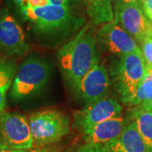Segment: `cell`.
Segmentation results:
<instances>
[{
	"label": "cell",
	"instance_id": "cell-19",
	"mask_svg": "<svg viewBox=\"0 0 152 152\" xmlns=\"http://www.w3.org/2000/svg\"><path fill=\"white\" fill-rule=\"evenodd\" d=\"M143 10L145 13V15H146V16L148 17V19L152 22V3L151 4H150L149 5L144 7V8H143Z\"/></svg>",
	"mask_w": 152,
	"mask_h": 152
},
{
	"label": "cell",
	"instance_id": "cell-22",
	"mask_svg": "<svg viewBox=\"0 0 152 152\" xmlns=\"http://www.w3.org/2000/svg\"><path fill=\"white\" fill-rule=\"evenodd\" d=\"M81 152H100L98 146H94V145H87L85 147Z\"/></svg>",
	"mask_w": 152,
	"mask_h": 152
},
{
	"label": "cell",
	"instance_id": "cell-6",
	"mask_svg": "<svg viewBox=\"0 0 152 152\" xmlns=\"http://www.w3.org/2000/svg\"><path fill=\"white\" fill-rule=\"evenodd\" d=\"M0 147L29 150L33 147L28 120L18 113H0Z\"/></svg>",
	"mask_w": 152,
	"mask_h": 152
},
{
	"label": "cell",
	"instance_id": "cell-4",
	"mask_svg": "<svg viewBox=\"0 0 152 152\" xmlns=\"http://www.w3.org/2000/svg\"><path fill=\"white\" fill-rule=\"evenodd\" d=\"M33 146H43L59 140L69 132V119L54 109L33 113L28 120Z\"/></svg>",
	"mask_w": 152,
	"mask_h": 152
},
{
	"label": "cell",
	"instance_id": "cell-12",
	"mask_svg": "<svg viewBox=\"0 0 152 152\" xmlns=\"http://www.w3.org/2000/svg\"><path fill=\"white\" fill-rule=\"evenodd\" d=\"M125 121L120 115L83 129V135L87 145L102 146L121 134Z\"/></svg>",
	"mask_w": 152,
	"mask_h": 152
},
{
	"label": "cell",
	"instance_id": "cell-14",
	"mask_svg": "<svg viewBox=\"0 0 152 152\" xmlns=\"http://www.w3.org/2000/svg\"><path fill=\"white\" fill-rule=\"evenodd\" d=\"M87 14L94 25L102 26L114 20L112 0H85Z\"/></svg>",
	"mask_w": 152,
	"mask_h": 152
},
{
	"label": "cell",
	"instance_id": "cell-17",
	"mask_svg": "<svg viewBox=\"0 0 152 152\" xmlns=\"http://www.w3.org/2000/svg\"><path fill=\"white\" fill-rule=\"evenodd\" d=\"M152 98V70L147 69L140 85L137 90L132 105L138 106Z\"/></svg>",
	"mask_w": 152,
	"mask_h": 152
},
{
	"label": "cell",
	"instance_id": "cell-3",
	"mask_svg": "<svg viewBox=\"0 0 152 152\" xmlns=\"http://www.w3.org/2000/svg\"><path fill=\"white\" fill-rule=\"evenodd\" d=\"M50 66L43 58L29 57L18 68L10 87V96L14 102H20L39 93L50 78Z\"/></svg>",
	"mask_w": 152,
	"mask_h": 152
},
{
	"label": "cell",
	"instance_id": "cell-18",
	"mask_svg": "<svg viewBox=\"0 0 152 152\" xmlns=\"http://www.w3.org/2000/svg\"><path fill=\"white\" fill-rule=\"evenodd\" d=\"M141 53L147 69L152 70V38H147L141 42Z\"/></svg>",
	"mask_w": 152,
	"mask_h": 152
},
{
	"label": "cell",
	"instance_id": "cell-21",
	"mask_svg": "<svg viewBox=\"0 0 152 152\" xmlns=\"http://www.w3.org/2000/svg\"><path fill=\"white\" fill-rule=\"evenodd\" d=\"M140 1L141 0H112L113 4H140Z\"/></svg>",
	"mask_w": 152,
	"mask_h": 152
},
{
	"label": "cell",
	"instance_id": "cell-23",
	"mask_svg": "<svg viewBox=\"0 0 152 152\" xmlns=\"http://www.w3.org/2000/svg\"><path fill=\"white\" fill-rule=\"evenodd\" d=\"M29 152H53L52 151H49V150H47V149H35V150H32L31 151Z\"/></svg>",
	"mask_w": 152,
	"mask_h": 152
},
{
	"label": "cell",
	"instance_id": "cell-1",
	"mask_svg": "<svg viewBox=\"0 0 152 152\" xmlns=\"http://www.w3.org/2000/svg\"><path fill=\"white\" fill-rule=\"evenodd\" d=\"M96 42L92 29L86 26L58 52L62 75L75 93L83 77L99 62Z\"/></svg>",
	"mask_w": 152,
	"mask_h": 152
},
{
	"label": "cell",
	"instance_id": "cell-7",
	"mask_svg": "<svg viewBox=\"0 0 152 152\" xmlns=\"http://www.w3.org/2000/svg\"><path fill=\"white\" fill-rule=\"evenodd\" d=\"M114 20L134 40L152 38V22L140 4H114Z\"/></svg>",
	"mask_w": 152,
	"mask_h": 152
},
{
	"label": "cell",
	"instance_id": "cell-16",
	"mask_svg": "<svg viewBox=\"0 0 152 152\" xmlns=\"http://www.w3.org/2000/svg\"><path fill=\"white\" fill-rule=\"evenodd\" d=\"M130 114L147 151L152 152V113L142 108H134Z\"/></svg>",
	"mask_w": 152,
	"mask_h": 152
},
{
	"label": "cell",
	"instance_id": "cell-2",
	"mask_svg": "<svg viewBox=\"0 0 152 152\" xmlns=\"http://www.w3.org/2000/svg\"><path fill=\"white\" fill-rule=\"evenodd\" d=\"M24 21L34 32L42 37H57L75 31L84 23L73 9L63 5L47 4L19 11Z\"/></svg>",
	"mask_w": 152,
	"mask_h": 152
},
{
	"label": "cell",
	"instance_id": "cell-15",
	"mask_svg": "<svg viewBox=\"0 0 152 152\" xmlns=\"http://www.w3.org/2000/svg\"><path fill=\"white\" fill-rule=\"evenodd\" d=\"M17 69L15 61L0 56V113H3L6 107L7 93L10 89Z\"/></svg>",
	"mask_w": 152,
	"mask_h": 152
},
{
	"label": "cell",
	"instance_id": "cell-11",
	"mask_svg": "<svg viewBox=\"0 0 152 152\" xmlns=\"http://www.w3.org/2000/svg\"><path fill=\"white\" fill-rule=\"evenodd\" d=\"M122 112V106L113 97L105 98L88 105L86 108L75 112V120L79 127L83 129L86 127L96 124L114 117Z\"/></svg>",
	"mask_w": 152,
	"mask_h": 152
},
{
	"label": "cell",
	"instance_id": "cell-8",
	"mask_svg": "<svg viewBox=\"0 0 152 152\" xmlns=\"http://www.w3.org/2000/svg\"><path fill=\"white\" fill-rule=\"evenodd\" d=\"M30 49L21 26L7 9L0 10V53L5 57H21Z\"/></svg>",
	"mask_w": 152,
	"mask_h": 152
},
{
	"label": "cell",
	"instance_id": "cell-9",
	"mask_svg": "<svg viewBox=\"0 0 152 152\" xmlns=\"http://www.w3.org/2000/svg\"><path fill=\"white\" fill-rule=\"evenodd\" d=\"M96 41L111 53L120 57L140 50L135 40L114 20L102 25L96 34Z\"/></svg>",
	"mask_w": 152,
	"mask_h": 152
},
{
	"label": "cell",
	"instance_id": "cell-20",
	"mask_svg": "<svg viewBox=\"0 0 152 152\" xmlns=\"http://www.w3.org/2000/svg\"><path fill=\"white\" fill-rule=\"evenodd\" d=\"M28 150L22 149H13L8 147H0V152H27Z\"/></svg>",
	"mask_w": 152,
	"mask_h": 152
},
{
	"label": "cell",
	"instance_id": "cell-5",
	"mask_svg": "<svg viewBox=\"0 0 152 152\" xmlns=\"http://www.w3.org/2000/svg\"><path fill=\"white\" fill-rule=\"evenodd\" d=\"M146 69L141 50L120 57L116 71V83L124 102L132 105Z\"/></svg>",
	"mask_w": 152,
	"mask_h": 152
},
{
	"label": "cell",
	"instance_id": "cell-10",
	"mask_svg": "<svg viewBox=\"0 0 152 152\" xmlns=\"http://www.w3.org/2000/svg\"><path fill=\"white\" fill-rule=\"evenodd\" d=\"M109 88L108 72L98 62L83 77L75 93L88 106L103 99Z\"/></svg>",
	"mask_w": 152,
	"mask_h": 152
},
{
	"label": "cell",
	"instance_id": "cell-13",
	"mask_svg": "<svg viewBox=\"0 0 152 152\" xmlns=\"http://www.w3.org/2000/svg\"><path fill=\"white\" fill-rule=\"evenodd\" d=\"M98 148L100 152H148L134 120L125 124L117 138Z\"/></svg>",
	"mask_w": 152,
	"mask_h": 152
}]
</instances>
